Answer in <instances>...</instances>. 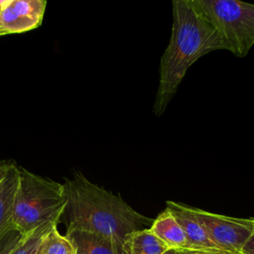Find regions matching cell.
<instances>
[{"mask_svg": "<svg viewBox=\"0 0 254 254\" xmlns=\"http://www.w3.org/2000/svg\"><path fill=\"white\" fill-rule=\"evenodd\" d=\"M64 191L65 207L63 215L66 231L93 232L123 244L125 237L134 231L149 228L153 219L130 206L115 194L91 183L81 173L65 180Z\"/></svg>", "mask_w": 254, "mask_h": 254, "instance_id": "obj_1", "label": "cell"}, {"mask_svg": "<svg viewBox=\"0 0 254 254\" xmlns=\"http://www.w3.org/2000/svg\"><path fill=\"white\" fill-rule=\"evenodd\" d=\"M173 25L169 45L161 57L159 85L153 112L161 116L176 95L189 68L202 56L224 46L211 25L189 0L172 1Z\"/></svg>", "mask_w": 254, "mask_h": 254, "instance_id": "obj_2", "label": "cell"}, {"mask_svg": "<svg viewBox=\"0 0 254 254\" xmlns=\"http://www.w3.org/2000/svg\"><path fill=\"white\" fill-rule=\"evenodd\" d=\"M64 185L19 168L12 224L23 235L44 224H57L65 207Z\"/></svg>", "mask_w": 254, "mask_h": 254, "instance_id": "obj_3", "label": "cell"}, {"mask_svg": "<svg viewBox=\"0 0 254 254\" xmlns=\"http://www.w3.org/2000/svg\"><path fill=\"white\" fill-rule=\"evenodd\" d=\"M220 38L224 50L238 58L254 46V4L239 0H189Z\"/></svg>", "mask_w": 254, "mask_h": 254, "instance_id": "obj_4", "label": "cell"}, {"mask_svg": "<svg viewBox=\"0 0 254 254\" xmlns=\"http://www.w3.org/2000/svg\"><path fill=\"white\" fill-rule=\"evenodd\" d=\"M192 211L209 239L218 248L231 254H240L254 229V217H233L193 206Z\"/></svg>", "mask_w": 254, "mask_h": 254, "instance_id": "obj_5", "label": "cell"}, {"mask_svg": "<svg viewBox=\"0 0 254 254\" xmlns=\"http://www.w3.org/2000/svg\"><path fill=\"white\" fill-rule=\"evenodd\" d=\"M45 0H6L0 8V36L21 34L41 26Z\"/></svg>", "mask_w": 254, "mask_h": 254, "instance_id": "obj_6", "label": "cell"}, {"mask_svg": "<svg viewBox=\"0 0 254 254\" xmlns=\"http://www.w3.org/2000/svg\"><path fill=\"white\" fill-rule=\"evenodd\" d=\"M166 207L174 214L178 222L181 224L187 237V249L215 254H231L218 248L209 239L204 228L195 217L192 211V206L173 200H168L166 201Z\"/></svg>", "mask_w": 254, "mask_h": 254, "instance_id": "obj_7", "label": "cell"}, {"mask_svg": "<svg viewBox=\"0 0 254 254\" xmlns=\"http://www.w3.org/2000/svg\"><path fill=\"white\" fill-rule=\"evenodd\" d=\"M19 184V167L0 166V239L13 226L12 214Z\"/></svg>", "mask_w": 254, "mask_h": 254, "instance_id": "obj_8", "label": "cell"}, {"mask_svg": "<svg viewBox=\"0 0 254 254\" xmlns=\"http://www.w3.org/2000/svg\"><path fill=\"white\" fill-rule=\"evenodd\" d=\"M64 236L72 243L76 254H124L122 244L93 232L69 230Z\"/></svg>", "mask_w": 254, "mask_h": 254, "instance_id": "obj_9", "label": "cell"}, {"mask_svg": "<svg viewBox=\"0 0 254 254\" xmlns=\"http://www.w3.org/2000/svg\"><path fill=\"white\" fill-rule=\"evenodd\" d=\"M149 228L168 248H188L187 237L181 224L167 207L153 219Z\"/></svg>", "mask_w": 254, "mask_h": 254, "instance_id": "obj_10", "label": "cell"}, {"mask_svg": "<svg viewBox=\"0 0 254 254\" xmlns=\"http://www.w3.org/2000/svg\"><path fill=\"white\" fill-rule=\"evenodd\" d=\"M124 254H163L168 246L150 228L129 233L122 244Z\"/></svg>", "mask_w": 254, "mask_h": 254, "instance_id": "obj_11", "label": "cell"}, {"mask_svg": "<svg viewBox=\"0 0 254 254\" xmlns=\"http://www.w3.org/2000/svg\"><path fill=\"white\" fill-rule=\"evenodd\" d=\"M37 254H76V250L72 243L59 232L56 225L42 239Z\"/></svg>", "mask_w": 254, "mask_h": 254, "instance_id": "obj_12", "label": "cell"}, {"mask_svg": "<svg viewBox=\"0 0 254 254\" xmlns=\"http://www.w3.org/2000/svg\"><path fill=\"white\" fill-rule=\"evenodd\" d=\"M56 225L57 224H44L34 229L32 232L23 235L12 254H37L42 239L50 231V229Z\"/></svg>", "mask_w": 254, "mask_h": 254, "instance_id": "obj_13", "label": "cell"}, {"mask_svg": "<svg viewBox=\"0 0 254 254\" xmlns=\"http://www.w3.org/2000/svg\"><path fill=\"white\" fill-rule=\"evenodd\" d=\"M23 234L12 226L0 239V254H12Z\"/></svg>", "mask_w": 254, "mask_h": 254, "instance_id": "obj_14", "label": "cell"}, {"mask_svg": "<svg viewBox=\"0 0 254 254\" xmlns=\"http://www.w3.org/2000/svg\"><path fill=\"white\" fill-rule=\"evenodd\" d=\"M240 254H254V229H253L250 237L244 244Z\"/></svg>", "mask_w": 254, "mask_h": 254, "instance_id": "obj_15", "label": "cell"}, {"mask_svg": "<svg viewBox=\"0 0 254 254\" xmlns=\"http://www.w3.org/2000/svg\"><path fill=\"white\" fill-rule=\"evenodd\" d=\"M163 254H186L185 249H177V248H169Z\"/></svg>", "mask_w": 254, "mask_h": 254, "instance_id": "obj_16", "label": "cell"}, {"mask_svg": "<svg viewBox=\"0 0 254 254\" xmlns=\"http://www.w3.org/2000/svg\"><path fill=\"white\" fill-rule=\"evenodd\" d=\"M186 254H215V253H210V252H204V251H195V250H190V249H185Z\"/></svg>", "mask_w": 254, "mask_h": 254, "instance_id": "obj_17", "label": "cell"}, {"mask_svg": "<svg viewBox=\"0 0 254 254\" xmlns=\"http://www.w3.org/2000/svg\"><path fill=\"white\" fill-rule=\"evenodd\" d=\"M5 2H6V0H0V8L5 4Z\"/></svg>", "mask_w": 254, "mask_h": 254, "instance_id": "obj_18", "label": "cell"}]
</instances>
